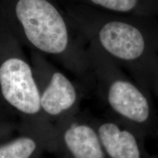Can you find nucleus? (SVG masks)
Returning a JSON list of instances; mask_svg holds the SVG:
<instances>
[{"instance_id": "obj_1", "label": "nucleus", "mask_w": 158, "mask_h": 158, "mask_svg": "<svg viewBox=\"0 0 158 158\" xmlns=\"http://www.w3.org/2000/svg\"><path fill=\"white\" fill-rule=\"evenodd\" d=\"M85 40L92 41L154 96L158 61V18L118 14L64 4Z\"/></svg>"}, {"instance_id": "obj_2", "label": "nucleus", "mask_w": 158, "mask_h": 158, "mask_svg": "<svg viewBox=\"0 0 158 158\" xmlns=\"http://www.w3.org/2000/svg\"><path fill=\"white\" fill-rule=\"evenodd\" d=\"M0 16L23 46L93 83L87 42L56 0H0Z\"/></svg>"}, {"instance_id": "obj_3", "label": "nucleus", "mask_w": 158, "mask_h": 158, "mask_svg": "<svg viewBox=\"0 0 158 158\" xmlns=\"http://www.w3.org/2000/svg\"><path fill=\"white\" fill-rule=\"evenodd\" d=\"M91 75L114 117L145 136H158V114L152 95L137 84L92 41H87Z\"/></svg>"}, {"instance_id": "obj_4", "label": "nucleus", "mask_w": 158, "mask_h": 158, "mask_svg": "<svg viewBox=\"0 0 158 158\" xmlns=\"http://www.w3.org/2000/svg\"><path fill=\"white\" fill-rule=\"evenodd\" d=\"M16 36L0 16V95L21 120V125L55 135L43 114L34 67Z\"/></svg>"}, {"instance_id": "obj_5", "label": "nucleus", "mask_w": 158, "mask_h": 158, "mask_svg": "<svg viewBox=\"0 0 158 158\" xmlns=\"http://www.w3.org/2000/svg\"><path fill=\"white\" fill-rule=\"evenodd\" d=\"M40 94L41 109L53 124L79 113L81 93L69 77L50 62L46 56L31 51Z\"/></svg>"}, {"instance_id": "obj_6", "label": "nucleus", "mask_w": 158, "mask_h": 158, "mask_svg": "<svg viewBox=\"0 0 158 158\" xmlns=\"http://www.w3.org/2000/svg\"><path fill=\"white\" fill-rule=\"evenodd\" d=\"M54 127L56 152L62 158H108L92 118L78 113Z\"/></svg>"}, {"instance_id": "obj_7", "label": "nucleus", "mask_w": 158, "mask_h": 158, "mask_svg": "<svg viewBox=\"0 0 158 158\" xmlns=\"http://www.w3.org/2000/svg\"><path fill=\"white\" fill-rule=\"evenodd\" d=\"M92 119L108 158H142L145 136L139 130L111 115Z\"/></svg>"}, {"instance_id": "obj_8", "label": "nucleus", "mask_w": 158, "mask_h": 158, "mask_svg": "<svg viewBox=\"0 0 158 158\" xmlns=\"http://www.w3.org/2000/svg\"><path fill=\"white\" fill-rule=\"evenodd\" d=\"M45 151L56 152V138L20 124L19 133L0 144V158H38Z\"/></svg>"}, {"instance_id": "obj_9", "label": "nucleus", "mask_w": 158, "mask_h": 158, "mask_svg": "<svg viewBox=\"0 0 158 158\" xmlns=\"http://www.w3.org/2000/svg\"><path fill=\"white\" fill-rule=\"evenodd\" d=\"M64 4L86 5L118 14L158 18V0H63Z\"/></svg>"}, {"instance_id": "obj_10", "label": "nucleus", "mask_w": 158, "mask_h": 158, "mask_svg": "<svg viewBox=\"0 0 158 158\" xmlns=\"http://www.w3.org/2000/svg\"><path fill=\"white\" fill-rule=\"evenodd\" d=\"M154 96L157 98L158 101V61L157 63L155 71V86H154Z\"/></svg>"}]
</instances>
